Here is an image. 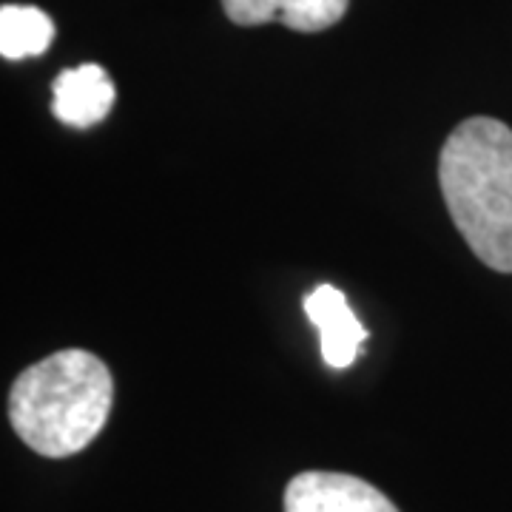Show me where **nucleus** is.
Listing matches in <instances>:
<instances>
[{
    "instance_id": "nucleus-6",
    "label": "nucleus",
    "mask_w": 512,
    "mask_h": 512,
    "mask_svg": "<svg viewBox=\"0 0 512 512\" xmlns=\"http://www.w3.org/2000/svg\"><path fill=\"white\" fill-rule=\"evenodd\" d=\"M350 0H222L228 20L237 26L282 23L293 32H325L345 18Z\"/></svg>"
},
{
    "instance_id": "nucleus-2",
    "label": "nucleus",
    "mask_w": 512,
    "mask_h": 512,
    "mask_svg": "<svg viewBox=\"0 0 512 512\" xmlns=\"http://www.w3.org/2000/svg\"><path fill=\"white\" fill-rule=\"evenodd\" d=\"M111 402L114 379L103 359L69 348L20 373L9 393V419L26 447L46 458H66L100 436Z\"/></svg>"
},
{
    "instance_id": "nucleus-4",
    "label": "nucleus",
    "mask_w": 512,
    "mask_h": 512,
    "mask_svg": "<svg viewBox=\"0 0 512 512\" xmlns=\"http://www.w3.org/2000/svg\"><path fill=\"white\" fill-rule=\"evenodd\" d=\"M305 313L319 330L325 365L345 370L356 362L359 348L367 339L365 325L350 311L345 293L333 285H319L305 296Z\"/></svg>"
},
{
    "instance_id": "nucleus-5",
    "label": "nucleus",
    "mask_w": 512,
    "mask_h": 512,
    "mask_svg": "<svg viewBox=\"0 0 512 512\" xmlns=\"http://www.w3.org/2000/svg\"><path fill=\"white\" fill-rule=\"evenodd\" d=\"M52 92V114L72 128L97 126L109 117L114 106V83L109 72L97 63H83L77 69L60 72L52 83Z\"/></svg>"
},
{
    "instance_id": "nucleus-3",
    "label": "nucleus",
    "mask_w": 512,
    "mask_h": 512,
    "mask_svg": "<svg viewBox=\"0 0 512 512\" xmlns=\"http://www.w3.org/2000/svg\"><path fill=\"white\" fill-rule=\"evenodd\" d=\"M285 512H399L396 504L348 473L311 470L291 478L285 487Z\"/></svg>"
},
{
    "instance_id": "nucleus-7",
    "label": "nucleus",
    "mask_w": 512,
    "mask_h": 512,
    "mask_svg": "<svg viewBox=\"0 0 512 512\" xmlns=\"http://www.w3.org/2000/svg\"><path fill=\"white\" fill-rule=\"evenodd\" d=\"M55 40V23L37 6L6 3L0 9V55L6 60L43 55Z\"/></svg>"
},
{
    "instance_id": "nucleus-1",
    "label": "nucleus",
    "mask_w": 512,
    "mask_h": 512,
    "mask_svg": "<svg viewBox=\"0 0 512 512\" xmlns=\"http://www.w3.org/2000/svg\"><path fill=\"white\" fill-rule=\"evenodd\" d=\"M439 185L458 234L498 274H512V128L470 117L439 154Z\"/></svg>"
}]
</instances>
